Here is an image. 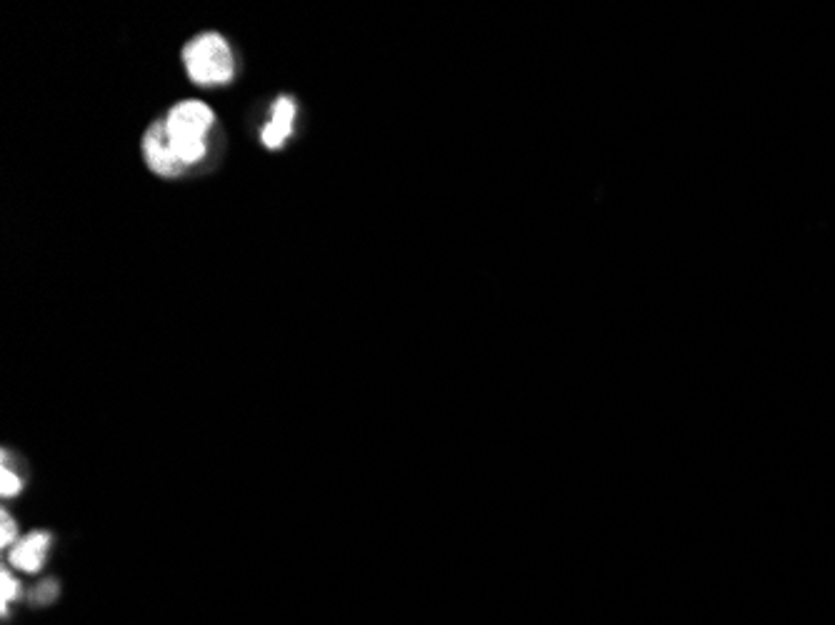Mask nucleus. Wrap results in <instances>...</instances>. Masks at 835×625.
Wrapping results in <instances>:
<instances>
[{
    "label": "nucleus",
    "instance_id": "5",
    "mask_svg": "<svg viewBox=\"0 0 835 625\" xmlns=\"http://www.w3.org/2000/svg\"><path fill=\"white\" fill-rule=\"evenodd\" d=\"M293 123H295V103L283 95V98H278L273 103V115H270V120L263 128V143L273 150L280 148V145L285 143V138L293 133Z\"/></svg>",
    "mask_w": 835,
    "mask_h": 625
},
{
    "label": "nucleus",
    "instance_id": "3",
    "mask_svg": "<svg viewBox=\"0 0 835 625\" xmlns=\"http://www.w3.org/2000/svg\"><path fill=\"white\" fill-rule=\"evenodd\" d=\"M143 155L148 168L153 170L155 175H163V178H175V175H180L185 170L183 160L178 158L173 143H170L168 130H165V120H155V123L145 130Z\"/></svg>",
    "mask_w": 835,
    "mask_h": 625
},
{
    "label": "nucleus",
    "instance_id": "9",
    "mask_svg": "<svg viewBox=\"0 0 835 625\" xmlns=\"http://www.w3.org/2000/svg\"><path fill=\"white\" fill-rule=\"evenodd\" d=\"M18 538V525L13 523V518L8 515V510H0V545L8 548L13 540Z\"/></svg>",
    "mask_w": 835,
    "mask_h": 625
},
{
    "label": "nucleus",
    "instance_id": "4",
    "mask_svg": "<svg viewBox=\"0 0 835 625\" xmlns=\"http://www.w3.org/2000/svg\"><path fill=\"white\" fill-rule=\"evenodd\" d=\"M50 548V533H43V530H33L30 535H25L23 540L10 548V563L15 565L23 573H38L45 563V555H48Z\"/></svg>",
    "mask_w": 835,
    "mask_h": 625
},
{
    "label": "nucleus",
    "instance_id": "2",
    "mask_svg": "<svg viewBox=\"0 0 835 625\" xmlns=\"http://www.w3.org/2000/svg\"><path fill=\"white\" fill-rule=\"evenodd\" d=\"M188 78L198 85H223L233 78L235 63L230 45L218 33H200L183 48Z\"/></svg>",
    "mask_w": 835,
    "mask_h": 625
},
{
    "label": "nucleus",
    "instance_id": "7",
    "mask_svg": "<svg viewBox=\"0 0 835 625\" xmlns=\"http://www.w3.org/2000/svg\"><path fill=\"white\" fill-rule=\"evenodd\" d=\"M20 488H23V480L13 473L8 460L3 458V468H0V493H3V498H13V495L20 493Z\"/></svg>",
    "mask_w": 835,
    "mask_h": 625
},
{
    "label": "nucleus",
    "instance_id": "1",
    "mask_svg": "<svg viewBox=\"0 0 835 625\" xmlns=\"http://www.w3.org/2000/svg\"><path fill=\"white\" fill-rule=\"evenodd\" d=\"M213 123V110L200 100H183V103L170 108L168 118H165V130H168L170 143H173L175 153L183 160L185 168L198 165L205 158V153H208L205 135L213 128Z\"/></svg>",
    "mask_w": 835,
    "mask_h": 625
},
{
    "label": "nucleus",
    "instance_id": "6",
    "mask_svg": "<svg viewBox=\"0 0 835 625\" xmlns=\"http://www.w3.org/2000/svg\"><path fill=\"white\" fill-rule=\"evenodd\" d=\"M20 595V583L10 575L8 568H3L0 573V608H3V615H8L10 600H15Z\"/></svg>",
    "mask_w": 835,
    "mask_h": 625
},
{
    "label": "nucleus",
    "instance_id": "8",
    "mask_svg": "<svg viewBox=\"0 0 835 625\" xmlns=\"http://www.w3.org/2000/svg\"><path fill=\"white\" fill-rule=\"evenodd\" d=\"M55 598H58V583H55V580H45V583H40L38 588L30 593V600H33L35 605H48L53 603Z\"/></svg>",
    "mask_w": 835,
    "mask_h": 625
}]
</instances>
